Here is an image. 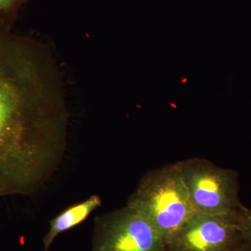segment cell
I'll use <instances>...</instances> for the list:
<instances>
[{"mask_svg":"<svg viewBox=\"0 0 251 251\" xmlns=\"http://www.w3.org/2000/svg\"><path fill=\"white\" fill-rule=\"evenodd\" d=\"M54 83L33 44L0 23V197L31 196L60 165L68 117Z\"/></svg>","mask_w":251,"mask_h":251,"instance_id":"cell-1","label":"cell"},{"mask_svg":"<svg viewBox=\"0 0 251 251\" xmlns=\"http://www.w3.org/2000/svg\"><path fill=\"white\" fill-rule=\"evenodd\" d=\"M126 206L148 220L167 245L195 214L179 161L145 173Z\"/></svg>","mask_w":251,"mask_h":251,"instance_id":"cell-2","label":"cell"},{"mask_svg":"<svg viewBox=\"0 0 251 251\" xmlns=\"http://www.w3.org/2000/svg\"><path fill=\"white\" fill-rule=\"evenodd\" d=\"M190 201L196 214H224L238 212L239 174L221 168L204 158L193 157L179 161Z\"/></svg>","mask_w":251,"mask_h":251,"instance_id":"cell-3","label":"cell"},{"mask_svg":"<svg viewBox=\"0 0 251 251\" xmlns=\"http://www.w3.org/2000/svg\"><path fill=\"white\" fill-rule=\"evenodd\" d=\"M92 251H168L151 224L126 205L97 216Z\"/></svg>","mask_w":251,"mask_h":251,"instance_id":"cell-4","label":"cell"},{"mask_svg":"<svg viewBox=\"0 0 251 251\" xmlns=\"http://www.w3.org/2000/svg\"><path fill=\"white\" fill-rule=\"evenodd\" d=\"M239 211L224 214L195 213L171 238L167 250L235 251L244 244Z\"/></svg>","mask_w":251,"mask_h":251,"instance_id":"cell-5","label":"cell"},{"mask_svg":"<svg viewBox=\"0 0 251 251\" xmlns=\"http://www.w3.org/2000/svg\"><path fill=\"white\" fill-rule=\"evenodd\" d=\"M102 205L101 198L92 195L82 202L68 206L50 221V228L44 239V251H49L55 238L70 230L85 221L90 214Z\"/></svg>","mask_w":251,"mask_h":251,"instance_id":"cell-6","label":"cell"},{"mask_svg":"<svg viewBox=\"0 0 251 251\" xmlns=\"http://www.w3.org/2000/svg\"><path fill=\"white\" fill-rule=\"evenodd\" d=\"M28 0H0V23L11 28L23 5Z\"/></svg>","mask_w":251,"mask_h":251,"instance_id":"cell-7","label":"cell"},{"mask_svg":"<svg viewBox=\"0 0 251 251\" xmlns=\"http://www.w3.org/2000/svg\"><path fill=\"white\" fill-rule=\"evenodd\" d=\"M244 243L251 247V209L243 206L239 211Z\"/></svg>","mask_w":251,"mask_h":251,"instance_id":"cell-8","label":"cell"},{"mask_svg":"<svg viewBox=\"0 0 251 251\" xmlns=\"http://www.w3.org/2000/svg\"><path fill=\"white\" fill-rule=\"evenodd\" d=\"M234 251H251V247H249V246L244 243L242 246L237 248V249Z\"/></svg>","mask_w":251,"mask_h":251,"instance_id":"cell-9","label":"cell"}]
</instances>
